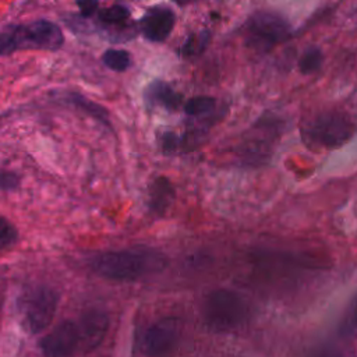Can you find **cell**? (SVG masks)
Here are the masks:
<instances>
[{
    "instance_id": "cell-18",
    "label": "cell",
    "mask_w": 357,
    "mask_h": 357,
    "mask_svg": "<svg viewBox=\"0 0 357 357\" xmlns=\"http://www.w3.org/2000/svg\"><path fill=\"white\" fill-rule=\"evenodd\" d=\"M215 105L216 100L212 96H194L183 105V109L188 116H202L211 113L215 109Z\"/></svg>"
},
{
    "instance_id": "cell-11",
    "label": "cell",
    "mask_w": 357,
    "mask_h": 357,
    "mask_svg": "<svg viewBox=\"0 0 357 357\" xmlns=\"http://www.w3.org/2000/svg\"><path fill=\"white\" fill-rule=\"evenodd\" d=\"M144 95L149 105H159L167 110H177L183 105V95L162 79L152 81L146 86Z\"/></svg>"
},
{
    "instance_id": "cell-21",
    "label": "cell",
    "mask_w": 357,
    "mask_h": 357,
    "mask_svg": "<svg viewBox=\"0 0 357 357\" xmlns=\"http://www.w3.org/2000/svg\"><path fill=\"white\" fill-rule=\"evenodd\" d=\"M162 148L165 152H176L180 148V137L174 132H165L162 135Z\"/></svg>"
},
{
    "instance_id": "cell-15",
    "label": "cell",
    "mask_w": 357,
    "mask_h": 357,
    "mask_svg": "<svg viewBox=\"0 0 357 357\" xmlns=\"http://www.w3.org/2000/svg\"><path fill=\"white\" fill-rule=\"evenodd\" d=\"M102 63L116 73H123L131 67L132 59L127 50L123 49H107L102 54Z\"/></svg>"
},
{
    "instance_id": "cell-7",
    "label": "cell",
    "mask_w": 357,
    "mask_h": 357,
    "mask_svg": "<svg viewBox=\"0 0 357 357\" xmlns=\"http://www.w3.org/2000/svg\"><path fill=\"white\" fill-rule=\"evenodd\" d=\"M181 335V322L176 317L156 321L144 335L142 350L148 357H170Z\"/></svg>"
},
{
    "instance_id": "cell-9",
    "label": "cell",
    "mask_w": 357,
    "mask_h": 357,
    "mask_svg": "<svg viewBox=\"0 0 357 357\" xmlns=\"http://www.w3.org/2000/svg\"><path fill=\"white\" fill-rule=\"evenodd\" d=\"M45 357H71L78 350L77 325L71 321H63L50 331L40 342Z\"/></svg>"
},
{
    "instance_id": "cell-19",
    "label": "cell",
    "mask_w": 357,
    "mask_h": 357,
    "mask_svg": "<svg viewBox=\"0 0 357 357\" xmlns=\"http://www.w3.org/2000/svg\"><path fill=\"white\" fill-rule=\"evenodd\" d=\"M17 237L18 233L14 225L6 218H0V250L13 245L17 241Z\"/></svg>"
},
{
    "instance_id": "cell-12",
    "label": "cell",
    "mask_w": 357,
    "mask_h": 357,
    "mask_svg": "<svg viewBox=\"0 0 357 357\" xmlns=\"http://www.w3.org/2000/svg\"><path fill=\"white\" fill-rule=\"evenodd\" d=\"M149 204L155 213L163 215L174 198V188L166 177H158L149 190Z\"/></svg>"
},
{
    "instance_id": "cell-20",
    "label": "cell",
    "mask_w": 357,
    "mask_h": 357,
    "mask_svg": "<svg viewBox=\"0 0 357 357\" xmlns=\"http://www.w3.org/2000/svg\"><path fill=\"white\" fill-rule=\"evenodd\" d=\"M75 3L84 18L92 17L99 7V0H75Z\"/></svg>"
},
{
    "instance_id": "cell-17",
    "label": "cell",
    "mask_w": 357,
    "mask_h": 357,
    "mask_svg": "<svg viewBox=\"0 0 357 357\" xmlns=\"http://www.w3.org/2000/svg\"><path fill=\"white\" fill-rule=\"evenodd\" d=\"M322 60H324V54L321 49L317 46H311L298 59V70L304 75L312 74L321 68Z\"/></svg>"
},
{
    "instance_id": "cell-1",
    "label": "cell",
    "mask_w": 357,
    "mask_h": 357,
    "mask_svg": "<svg viewBox=\"0 0 357 357\" xmlns=\"http://www.w3.org/2000/svg\"><path fill=\"white\" fill-rule=\"evenodd\" d=\"M165 262L163 255L156 251L135 248L103 252L93 259V268L106 279L134 280L145 273L162 269Z\"/></svg>"
},
{
    "instance_id": "cell-5",
    "label": "cell",
    "mask_w": 357,
    "mask_h": 357,
    "mask_svg": "<svg viewBox=\"0 0 357 357\" xmlns=\"http://www.w3.org/2000/svg\"><path fill=\"white\" fill-rule=\"evenodd\" d=\"M245 43L255 52H268L291 33L289 21L273 11L254 13L245 24Z\"/></svg>"
},
{
    "instance_id": "cell-4",
    "label": "cell",
    "mask_w": 357,
    "mask_h": 357,
    "mask_svg": "<svg viewBox=\"0 0 357 357\" xmlns=\"http://www.w3.org/2000/svg\"><path fill=\"white\" fill-rule=\"evenodd\" d=\"M356 131L351 117L343 112L326 110L304 123L301 132L310 146L332 149L347 142Z\"/></svg>"
},
{
    "instance_id": "cell-6",
    "label": "cell",
    "mask_w": 357,
    "mask_h": 357,
    "mask_svg": "<svg viewBox=\"0 0 357 357\" xmlns=\"http://www.w3.org/2000/svg\"><path fill=\"white\" fill-rule=\"evenodd\" d=\"M57 303V293L46 286H39L25 293L20 300L22 326L31 333H38L47 328L56 314Z\"/></svg>"
},
{
    "instance_id": "cell-13",
    "label": "cell",
    "mask_w": 357,
    "mask_h": 357,
    "mask_svg": "<svg viewBox=\"0 0 357 357\" xmlns=\"http://www.w3.org/2000/svg\"><path fill=\"white\" fill-rule=\"evenodd\" d=\"M66 102L74 105L75 107L81 109L82 112H85L86 114H89L91 117L96 119L98 121H100L105 126H109V113L105 107H102L100 105L89 100L88 98L82 96L81 93L77 92H68L64 98Z\"/></svg>"
},
{
    "instance_id": "cell-10",
    "label": "cell",
    "mask_w": 357,
    "mask_h": 357,
    "mask_svg": "<svg viewBox=\"0 0 357 357\" xmlns=\"http://www.w3.org/2000/svg\"><path fill=\"white\" fill-rule=\"evenodd\" d=\"M176 24L174 13L167 7L149 8L138 22L142 36L153 43L165 42Z\"/></svg>"
},
{
    "instance_id": "cell-3",
    "label": "cell",
    "mask_w": 357,
    "mask_h": 357,
    "mask_svg": "<svg viewBox=\"0 0 357 357\" xmlns=\"http://www.w3.org/2000/svg\"><path fill=\"white\" fill-rule=\"evenodd\" d=\"M202 314L209 329L215 332H231L245 324L250 310L244 297L237 291L216 289L206 296Z\"/></svg>"
},
{
    "instance_id": "cell-24",
    "label": "cell",
    "mask_w": 357,
    "mask_h": 357,
    "mask_svg": "<svg viewBox=\"0 0 357 357\" xmlns=\"http://www.w3.org/2000/svg\"><path fill=\"white\" fill-rule=\"evenodd\" d=\"M173 3H176L177 6H187V4H191V3H195V1H201V0H172Z\"/></svg>"
},
{
    "instance_id": "cell-14",
    "label": "cell",
    "mask_w": 357,
    "mask_h": 357,
    "mask_svg": "<svg viewBox=\"0 0 357 357\" xmlns=\"http://www.w3.org/2000/svg\"><path fill=\"white\" fill-rule=\"evenodd\" d=\"M128 17H130V10L121 4H114L98 11V20L105 26H112V28L123 26L124 22L128 20Z\"/></svg>"
},
{
    "instance_id": "cell-16",
    "label": "cell",
    "mask_w": 357,
    "mask_h": 357,
    "mask_svg": "<svg viewBox=\"0 0 357 357\" xmlns=\"http://www.w3.org/2000/svg\"><path fill=\"white\" fill-rule=\"evenodd\" d=\"M209 40H211V33L208 29H204L198 33L188 36V39L183 43V47H181L183 57H192V56L201 54L206 49Z\"/></svg>"
},
{
    "instance_id": "cell-8",
    "label": "cell",
    "mask_w": 357,
    "mask_h": 357,
    "mask_svg": "<svg viewBox=\"0 0 357 357\" xmlns=\"http://www.w3.org/2000/svg\"><path fill=\"white\" fill-rule=\"evenodd\" d=\"M75 325L78 333V350L91 351L103 342L109 329V317L100 310H89L81 315Z\"/></svg>"
},
{
    "instance_id": "cell-23",
    "label": "cell",
    "mask_w": 357,
    "mask_h": 357,
    "mask_svg": "<svg viewBox=\"0 0 357 357\" xmlns=\"http://www.w3.org/2000/svg\"><path fill=\"white\" fill-rule=\"evenodd\" d=\"M346 324L349 328H357V297L356 300L353 301L351 304V308L349 311V315H347V319H346Z\"/></svg>"
},
{
    "instance_id": "cell-22",
    "label": "cell",
    "mask_w": 357,
    "mask_h": 357,
    "mask_svg": "<svg viewBox=\"0 0 357 357\" xmlns=\"http://www.w3.org/2000/svg\"><path fill=\"white\" fill-rule=\"evenodd\" d=\"M18 178L13 173H0V190H8L15 187Z\"/></svg>"
},
{
    "instance_id": "cell-2",
    "label": "cell",
    "mask_w": 357,
    "mask_h": 357,
    "mask_svg": "<svg viewBox=\"0 0 357 357\" xmlns=\"http://www.w3.org/2000/svg\"><path fill=\"white\" fill-rule=\"evenodd\" d=\"M63 43L64 33L56 22L36 20L0 32V56H8L18 50L56 52Z\"/></svg>"
}]
</instances>
